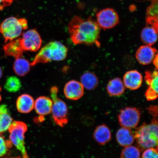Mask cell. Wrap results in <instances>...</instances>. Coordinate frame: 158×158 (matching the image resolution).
<instances>
[{
  "instance_id": "1",
  "label": "cell",
  "mask_w": 158,
  "mask_h": 158,
  "mask_svg": "<svg viewBox=\"0 0 158 158\" xmlns=\"http://www.w3.org/2000/svg\"><path fill=\"white\" fill-rule=\"evenodd\" d=\"M68 29L75 45H100L98 40L101 28L91 17L84 19L75 16L69 23Z\"/></svg>"
},
{
  "instance_id": "2",
  "label": "cell",
  "mask_w": 158,
  "mask_h": 158,
  "mask_svg": "<svg viewBox=\"0 0 158 158\" xmlns=\"http://www.w3.org/2000/svg\"><path fill=\"white\" fill-rule=\"evenodd\" d=\"M158 129L157 120L154 118L151 123H143L136 129L135 141L140 150L157 148Z\"/></svg>"
},
{
  "instance_id": "3",
  "label": "cell",
  "mask_w": 158,
  "mask_h": 158,
  "mask_svg": "<svg viewBox=\"0 0 158 158\" xmlns=\"http://www.w3.org/2000/svg\"><path fill=\"white\" fill-rule=\"evenodd\" d=\"M68 49L59 41H51L45 45L39 51L32 61L31 66L40 63L45 64L52 61L64 60L68 54Z\"/></svg>"
},
{
  "instance_id": "4",
  "label": "cell",
  "mask_w": 158,
  "mask_h": 158,
  "mask_svg": "<svg viewBox=\"0 0 158 158\" xmlns=\"http://www.w3.org/2000/svg\"><path fill=\"white\" fill-rule=\"evenodd\" d=\"M28 27L27 20L10 17L0 25V33L4 38L5 43L11 41L21 35L23 30Z\"/></svg>"
},
{
  "instance_id": "5",
  "label": "cell",
  "mask_w": 158,
  "mask_h": 158,
  "mask_svg": "<svg viewBox=\"0 0 158 158\" xmlns=\"http://www.w3.org/2000/svg\"><path fill=\"white\" fill-rule=\"evenodd\" d=\"M58 89L56 86L50 89L52 106L51 112L53 119L57 125L63 127L68 122V108L66 103L58 97Z\"/></svg>"
},
{
  "instance_id": "6",
  "label": "cell",
  "mask_w": 158,
  "mask_h": 158,
  "mask_svg": "<svg viewBox=\"0 0 158 158\" xmlns=\"http://www.w3.org/2000/svg\"><path fill=\"white\" fill-rule=\"evenodd\" d=\"M27 130V124L19 121L13 122L9 129L10 141L21 152L23 158H28L25 145V134Z\"/></svg>"
},
{
  "instance_id": "7",
  "label": "cell",
  "mask_w": 158,
  "mask_h": 158,
  "mask_svg": "<svg viewBox=\"0 0 158 158\" xmlns=\"http://www.w3.org/2000/svg\"><path fill=\"white\" fill-rule=\"evenodd\" d=\"M140 118L139 110L137 108L131 107L122 110L118 116V121L121 127L130 129L137 127Z\"/></svg>"
},
{
  "instance_id": "8",
  "label": "cell",
  "mask_w": 158,
  "mask_h": 158,
  "mask_svg": "<svg viewBox=\"0 0 158 158\" xmlns=\"http://www.w3.org/2000/svg\"><path fill=\"white\" fill-rule=\"evenodd\" d=\"M23 51L36 52L40 48L42 40L36 30L31 29L22 34L19 37Z\"/></svg>"
},
{
  "instance_id": "9",
  "label": "cell",
  "mask_w": 158,
  "mask_h": 158,
  "mask_svg": "<svg viewBox=\"0 0 158 158\" xmlns=\"http://www.w3.org/2000/svg\"><path fill=\"white\" fill-rule=\"evenodd\" d=\"M97 23L101 28L110 29L115 27L119 23L118 13L113 9L106 8L97 13Z\"/></svg>"
},
{
  "instance_id": "10",
  "label": "cell",
  "mask_w": 158,
  "mask_h": 158,
  "mask_svg": "<svg viewBox=\"0 0 158 158\" xmlns=\"http://www.w3.org/2000/svg\"><path fill=\"white\" fill-rule=\"evenodd\" d=\"M157 54L156 49L146 45H142L138 49L135 56L140 64L147 65L151 64Z\"/></svg>"
},
{
  "instance_id": "11",
  "label": "cell",
  "mask_w": 158,
  "mask_h": 158,
  "mask_svg": "<svg viewBox=\"0 0 158 158\" xmlns=\"http://www.w3.org/2000/svg\"><path fill=\"white\" fill-rule=\"evenodd\" d=\"M64 93L66 97L69 99L78 100L83 96L84 87L78 81L71 80L65 85Z\"/></svg>"
},
{
  "instance_id": "12",
  "label": "cell",
  "mask_w": 158,
  "mask_h": 158,
  "mask_svg": "<svg viewBox=\"0 0 158 158\" xmlns=\"http://www.w3.org/2000/svg\"><path fill=\"white\" fill-rule=\"evenodd\" d=\"M143 81V76L137 70L128 71L123 76V82L124 86L131 90L139 89L141 86Z\"/></svg>"
},
{
  "instance_id": "13",
  "label": "cell",
  "mask_w": 158,
  "mask_h": 158,
  "mask_svg": "<svg viewBox=\"0 0 158 158\" xmlns=\"http://www.w3.org/2000/svg\"><path fill=\"white\" fill-rule=\"evenodd\" d=\"M116 138L118 143L124 148L133 145L135 141L134 134L131 130L123 127L118 130Z\"/></svg>"
},
{
  "instance_id": "14",
  "label": "cell",
  "mask_w": 158,
  "mask_h": 158,
  "mask_svg": "<svg viewBox=\"0 0 158 158\" xmlns=\"http://www.w3.org/2000/svg\"><path fill=\"white\" fill-rule=\"evenodd\" d=\"M94 138L97 143L100 145H106L111 140V131L106 124H102L97 127L94 130Z\"/></svg>"
},
{
  "instance_id": "15",
  "label": "cell",
  "mask_w": 158,
  "mask_h": 158,
  "mask_svg": "<svg viewBox=\"0 0 158 158\" xmlns=\"http://www.w3.org/2000/svg\"><path fill=\"white\" fill-rule=\"evenodd\" d=\"M52 104L51 99L46 96L40 97L35 102V111L40 116L48 115L51 112Z\"/></svg>"
},
{
  "instance_id": "16",
  "label": "cell",
  "mask_w": 158,
  "mask_h": 158,
  "mask_svg": "<svg viewBox=\"0 0 158 158\" xmlns=\"http://www.w3.org/2000/svg\"><path fill=\"white\" fill-rule=\"evenodd\" d=\"M158 27L146 25L141 31V38L144 44L152 46L157 42L158 37Z\"/></svg>"
},
{
  "instance_id": "17",
  "label": "cell",
  "mask_w": 158,
  "mask_h": 158,
  "mask_svg": "<svg viewBox=\"0 0 158 158\" xmlns=\"http://www.w3.org/2000/svg\"><path fill=\"white\" fill-rule=\"evenodd\" d=\"M34 99L28 94H23L18 98L16 106L18 110L20 113L27 114L34 108Z\"/></svg>"
},
{
  "instance_id": "18",
  "label": "cell",
  "mask_w": 158,
  "mask_h": 158,
  "mask_svg": "<svg viewBox=\"0 0 158 158\" xmlns=\"http://www.w3.org/2000/svg\"><path fill=\"white\" fill-rule=\"evenodd\" d=\"M5 54L6 56H12L15 58L23 57V50L21 44L20 38L10 41L3 47Z\"/></svg>"
},
{
  "instance_id": "19",
  "label": "cell",
  "mask_w": 158,
  "mask_h": 158,
  "mask_svg": "<svg viewBox=\"0 0 158 158\" xmlns=\"http://www.w3.org/2000/svg\"><path fill=\"white\" fill-rule=\"evenodd\" d=\"M125 89L123 82L118 78L110 80L106 87L108 93L110 96H121L124 94Z\"/></svg>"
},
{
  "instance_id": "20",
  "label": "cell",
  "mask_w": 158,
  "mask_h": 158,
  "mask_svg": "<svg viewBox=\"0 0 158 158\" xmlns=\"http://www.w3.org/2000/svg\"><path fill=\"white\" fill-rule=\"evenodd\" d=\"M13 123V119L9 114L7 106H0V134L4 133L9 128Z\"/></svg>"
},
{
  "instance_id": "21",
  "label": "cell",
  "mask_w": 158,
  "mask_h": 158,
  "mask_svg": "<svg viewBox=\"0 0 158 158\" xmlns=\"http://www.w3.org/2000/svg\"><path fill=\"white\" fill-rule=\"evenodd\" d=\"M31 63L28 60L22 57L15 58L14 63L13 69L15 73L19 76L23 77L29 72Z\"/></svg>"
},
{
  "instance_id": "22",
  "label": "cell",
  "mask_w": 158,
  "mask_h": 158,
  "mask_svg": "<svg viewBox=\"0 0 158 158\" xmlns=\"http://www.w3.org/2000/svg\"><path fill=\"white\" fill-rule=\"evenodd\" d=\"M81 83L86 89L92 90L96 88L98 84L97 77L94 73L87 72L82 75L80 78Z\"/></svg>"
},
{
  "instance_id": "23",
  "label": "cell",
  "mask_w": 158,
  "mask_h": 158,
  "mask_svg": "<svg viewBox=\"0 0 158 158\" xmlns=\"http://www.w3.org/2000/svg\"><path fill=\"white\" fill-rule=\"evenodd\" d=\"M145 80L148 86L147 91L158 93V73L157 70L153 72L147 71L145 73Z\"/></svg>"
},
{
  "instance_id": "24",
  "label": "cell",
  "mask_w": 158,
  "mask_h": 158,
  "mask_svg": "<svg viewBox=\"0 0 158 158\" xmlns=\"http://www.w3.org/2000/svg\"><path fill=\"white\" fill-rule=\"evenodd\" d=\"M141 150L135 146L130 145L124 147L120 154V158H140Z\"/></svg>"
},
{
  "instance_id": "25",
  "label": "cell",
  "mask_w": 158,
  "mask_h": 158,
  "mask_svg": "<svg viewBox=\"0 0 158 158\" xmlns=\"http://www.w3.org/2000/svg\"><path fill=\"white\" fill-rule=\"evenodd\" d=\"M22 87L20 80L17 77H10L7 79L5 85V88L9 92H16L20 89Z\"/></svg>"
},
{
  "instance_id": "26",
  "label": "cell",
  "mask_w": 158,
  "mask_h": 158,
  "mask_svg": "<svg viewBox=\"0 0 158 158\" xmlns=\"http://www.w3.org/2000/svg\"><path fill=\"white\" fill-rule=\"evenodd\" d=\"M12 146V144L10 140L5 139L0 134V157L5 156Z\"/></svg>"
},
{
  "instance_id": "27",
  "label": "cell",
  "mask_w": 158,
  "mask_h": 158,
  "mask_svg": "<svg viewBox=\"0 0 158 158\" xmlns=\"http://www.w3.org/2000/svg\"><path fill=\"white\" fill-rule=\"evenodd\" d=\"M158 0H152V4L147 11V17H158Z\"/></svg>"
},
{
  "instance_id": "28",
  "label": "cell",
  "mask_w": 158,
  "mask_h": 158,
  "mask_svg": "<svg viewBox=\"0 0 158 158\" xmlns=\"http://www.w3.org/2000/svg\"><path fill=\"white\" fill-rule=\"evenodd\" d=\"M142 158H158V148H151L144 150Z\"/></svg>"
},
{
  "instance_id": "29",
  "label": "cell",
  "mask_w": 158,
  "mask_h": 158,
  "mask_svg": "<svg viewBox=\"0 0 158 158\" xmlns=\"http://www.w3.org/2000/svg\"><path fill=\"white\" fill-rule=\"evenodd\" d=\"M13 1V0H0V10L10 5Z\"/></svg>"
},
{
  "instance_id": "30",
  "label": "cell",
  "mask_w": 158,
  "mask_h": 158,
  "mask_svg": "<svg viewBox=\"0 0 158 158\" xmlns=\"http://www.w3.org/2000/svg\"><path fill=\"white\" fill-rule=\"evenodd\" d=\"M149 113L152 114L154 117L157 118V106H151L148 108Z\"/></svg>"
},
{
  "instance_id": "31",
  "label": "cell",
  "mask_w": 158,
  "mask_h": 158,
  "mask_svg": "<svg viewBox=\"0 0 158 158\" xmlns=\"http://www.w3.org/2000/svg\"><path fill=\"white\" fill-rule=\"evenodd\" d=\"M154 66L157 69H158V54L154 58L152 62Z\"/></svg>"
},
{
  "instance_id": "32",
  "label": "cell",
  "mask_w": 158,
  "mask_h": 158,
  "mask_svg": "<svg viewBox=\"0 0 158 158\" xmlns=\"http://www.w3.org/2000/svg\"><path fill=\"white\" fill-rule=\"evenodd\" d=\"M2 75V69L0 67V78H1Z\"/></svg>"
},
{
  "instance_id": "33",
  "label": "cell",
  "mask_w": 158,
  "mask_h": 158,
  "mask_svg": "<svg viewBox=\"0 0 158 158\" xmlns=\"http://www.w3.org/2000/svg\"><path fill=\"white\" fill-rule=\"evenodd\" d=\"M1 95H0V102L1 101Z\"/></svg>"
},
{
  "instance_id": "34",
  "label": "cell",
  "mask_w": 158,
  "mask_h": 158,
  "mask_svg": "<svg viewBox=\"0 0 158 158\" xmlns=\"http://www.w3.org/2000/svg\"><path fill=\"white\" fill-rule=\"evenodd\" d=\"M20 158V157H15V158Z\"/></svg>"
},
{
  "instance_id": "35",
  "label": "cell",
  "mask_w": 158,
  "mask_h": 158,
  "mask_svg": "<svg viewBox=\"0 0 158 158\" xmlns=\"http://www.w3.org/2000/svg\"><path fill=\"white\" fill-rule=\"evenodd\" d=\"M1 87H0V91H1Z\"/></svg>"
}]
</instances>
